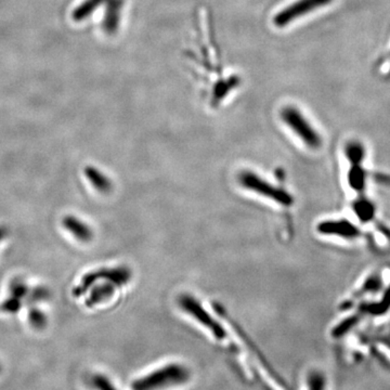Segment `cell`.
I'll return each instance as SVG.
<instances>
[{
    "label": "cell",
    "mask_w": 390,
    "mask_h": 390,
    "mask_svg": "<svg viewBox=\"0 0 390 390\" xmlns=\"http://www.w3.org/2000/svg\"><path fill=\"white\" fill-rule=\"evenodd\" d=\"M191 372L180 364H168L133 380V390H162L188 383Z\"/></svg>",
    "instance_id": "obj_1"
},
{
    "label": "cell",
    "mask_w": 390,
    "mask_h": 390,
    "mask_svg": "<svg viewBox=\"0 0 390 390\" xmlns=\"http://www.w3.org/2000/svg\"><path fill=\"white\" fill-rule=\"evenodd\" d=\"M238 184L241 187L253 193L258 194L260 197L270 200L281 206H292L294 204V197L286 190L277 187L271 182L267 181L260 177L255 172L244 170L240 172L238 176Z\"/></svg>",
    "instance_id": "obj_2"
},
{
    "label": "cell",
    "mask_w": 390,
    "mask_h": 390,
    "mask_svg": "<svg viewBox=\"0 0 390 390\" xmlns=\"http://www.w3.org/2000/svg\"><path fill=\"white\" fill-rule=\"evenodd\" d=\"M281 118L306 147L311 150L320 149L322 145L321 136L298 108L286 106L281 111Z\"/></svg>",
    "instance_id": "obj_3"
},
{
    "label": "cell",
    "mask_w": 390,
    "mask_h": 390,
    "mask_svg": "<svg viewBox=\"0 0 390 390\" xmlns=\"http://www.w3.org/2000/svg\"><path fill=\"white\" fill-rule=\"evenodd\" d=\"M178 304L186 314L191 316L197 323L201 324L202 327L211 332L216 339L226 341L227 332L225 331L224 327H221V324L217 320L213 319V316L203 307V304L195 297L189 294L180 295Z\"/></svg>",
    "instance_id": "obj_4"
},
{
    "label": "cell",
    "mask_w": 390,
    "mask_h": 390,
    "mask_svg": "<svg viewBox=\"0 0 390 390\" xmlns=\"http://www.w3.org/2000/svg\"><path fill=\"white\" fill-rule=\"evenodd\" d=\"M130 277H131V273L126 267L106 268L101 270L91 271L83 275L81 283L74 289L73 295L75 297L83 296L100 279L113 283L116 286H122L130 280Z\"/></svg>",
    "instance_id": "obj_5"
},
{
    "label": "cell",
    "mask_w": 390,
    "mask_h": 390,
    "mask_svg": "<svg viewBox=\"0 0 390 390\" xmlns=\"http://www.w3.org/2000/svg\"><path fill=\"white\" fill-rule=\"evenodd\" d=\"M332 1L333 0H297L296 3H293L285 8L284 10L277 13L273 19V23L277 27L286 26L302 15L330 5Z\"/></svg>",
    "instance_id": "obj_6"
},
{
    "label": "cell",
    "mask_w": 390,
    "mask_h": 390,
    "mask_svg": "<svg viewBox=\"0 0 390 390\" xmlns=\"http://www.w3.org/2000/svg\"><path fill=\"white\" fill-rule=\"evenodd\" d=\"M317 231L322 236H336L343 240H357L362 236L361 229L348 219H327L321 221Z\"/></svg>",
    "instance_id": "obj_7"
},
{
    "label": "cell",
    "mask_w": 390,
    "mask_h": 390,
    "mask_svg": "<svg viewBox=\"0 0 390 390\" xmlns=\"http://www.w3.org/2000/svg\"><path fill=\"white\" fill-rule=\"evenodd\" d=\"M62 222L64 228L81 242H89L94 238V232L90 227L75 216H65Z\"/></svg>",
    "instance_id": "obj_8"
},
{
    "label": "cell",
    "mask_w": 390,
    "mask_h": 390,
    "mask_svg": "<svg viewBox=\"0 0 390 390\" xmlns=\"http://www.w3.org/2000/svg\"><path fill=\"white\" fill-rule=\"evenodd\" d=\"M355 215L362 224H368L373 221L376 215V207L373 202L364 194H359L358 199L352 204Z\"/></svg>",
    "instance_id": "obj_9"
},
{
    "label": "cell",
    "mask_w": 390,
    "mask_h": 390,
    "mask_svg": "<svg viewBox=\"0 0 390 390\" xmlns=\"http://www.w3.org/2000/svg\"><path fill=\"white\" fill-rule=\"evenodd\" d=\"M83 172H85V176H86L87 179L90 181L91 186H92L97 191L102 194L110 193L113 186H112V181H111L110 178H108L106 174H104V172L94 166H87L86 168L83 170Z\"/></svg>",
    "instance_id": "obj_10"
},
{
    "label": "cell",
    "mask_w": 390,
    "mask_h": 390,
    "mask_svg": "<svg viewBox=\"0 0 390 390\" xmlns=\"http://www.w3.org/2000/svg\"><path fill=\"white\" fill-rule=\"evenodd\" d=\"M347 180L351 190H354L358 194H364L368 181V172L364 168V165L350 166L347 174Z\"/></svg>",
    "instance_id": "obj_11"
},
{
    "label": "cell",
    "mask_w": 390,
    "mask_h": 390,
    "mask_svg": "<svg viewBox=\"0 0 390 390\" xmlns=\"http://www.w3.org/2000/svg\"><path fill=\"white\" fill-rule=\"evenodd\" d=\"M343 154L350 166L364 165L366 157V149L364 143L359 140H350L343 147Z\"/></svg>",
    "instance_id": "obj_12"
},
{
    "label": "cell",
    "mask_w": 390,
    "mask_h": 390,
    "mask_svg": "<svg viewBox=\"0 0 390 390\" xmlns=\"http://www.w3.org/2000/svg\"><path fill=\"white\" fill-rule=\"evenodd\" d=\"M115 287L116 285L111 282L94 286V289L91 290L90 295L86 300V304H85L86 307L92 308L100 302L110 300L111 297L113 296L114 293H115Z\"/></svg>",
    "instance_id": "obj_13"
},
{
    "label": "cell",
    "mask_w": 390,
    "mask_h": 390,
    "mask_svg": "<svg viewBox=\"0 0 390 390\" xmlns=\"http://www.w3.org/2000/svg\"><path fill=\"white\" fill-rule=\"evenodd\" d=\"M390 307V285L384 291L383 298L376 304H366L362 308V311L370 314H383Z\"/></svg>",
    "instance_id": "obj_14"
},
{
    "label": "cell",
    "mask_w": 390,
    "mask_h": 390,
    "mask_svg": "<svg viewBox=\"0 0 390 390\" xmlns=\"http://www.w3.org/2000/svg\"><path fill=\"white\" fill-rule=\"evenodd\" d=\"M29 320H30L31 325L36 330L44 329L47 325V316L36 306H31L30 310H29Z\"/></svg>",
    "instance_id": "obj_15"
},
{
    "label": "cell",
    "mask_w": 390,
    "mask_h": 390,
    "mask_svg": "<svg viewBox=\"0 0 390 390\" xmlns=\"http://www.w3.org/2000/svg\"><path fill=\"white\" fill-rule=\"evenodd\" d=\"M50 297V292L47 287L37 286L33 290H30L27 296L25 297V302L27 306H35L37 302H42V300H48Z\"/></svg>",
    "instance_id": "obj_16"
},
{
    "label": "cell",
    "mask_w": 390,
    "mask_h": 390,
    "mask_svg": "<svg viewBox=\"0 0 390 390\" xmlns=\"http://www.w3.org/2000/svg\"><path fill=\"white\" fill-rule=\"evenodd\" d=\"M380 291L383 292V280L378 275H373L366 279L361 287V294H368V293H373L377 294Z\"/></svg>",
    "instance_id": "obj_17"
},
{
    "label": "cell",
    "mask_w": 390,
    "mask_h": 390,
    "mask_svg": "<svg viewBox=\"0 0 390 390\" xmlns=\"http://www.w3.org/2000/svg\"><path fill=\"white\" fill-rule=\"evenodd\" d=\"M9 291H10L11 296L17 297L20 300H25V297L30 292V289L23 279L15 277L9 285Z\"/></svg>",
    "instance_id": "obj_18"
},
{
    "label": "cell",
    "mask_w": 390,
    "mask_h": 390,
    "mask_svg": "<svg viewBox=\"0 0 390 390\" xmlns=\"http://www.w3.org/2000/svg\"><path fill=\"white\" fill-rule=\"evenodd\" d=\"M22 304V300L11 296L10 298H7L5 302H3V304H0V310L5 314H15L20 311Z\"/></svg>",
    "instance_id": "obj_19"
},
{
    "label": "cell",
    "mask_w": 390,
    "mask_h": 390,
    "mask_svg": "<svg viewBox=\"0 0 390 390\" xmlns=\"http://www.w3.org/2000/svg\"><path fill=\"white\" fill-rule=\"evenodd\" d=\"M92 385L98 390H117L115 386L112 384L110 380L106 375L102 374H97L92 377Z\"/></svg>",
    "instance_id": "obj_20"
},
{
    "label": "cell",
    "mask_w": 390,
    "mask_h": 390,
    "mask_svg": "<svg viewBox=\"0 0 390 390\" xmlns=\"http://www.w3.org/2000/svg\"><path fill=\"white\" fill-rule=\"evenodd\" d=\"M7 236V230L3 227H0V241L3 240Z\"/></svg>",
    "instance_id": "obj_21"
},
{
    "label": "cell",
    "mask_w": 390,
    "mask_h": 390,
    "mask_svg": "<svg viewBox=\"0 0 390 390\" xmlns=\"http://www.w3.org/2000/svg\"><path fill=\"white\" fill-rule=\"evenodd\" d=\"M388 60H389V62H390V54H389V56H388ZM389 74H390V70H389Z\"/></svg>",
    "instance_id": "obj_22"
},
{
    "label": "cell",
    "mask_w": 390,
    "mask_h": 390,
    "mask_svg": "<svg viewBox=\"0 0 390 390\" xmlns=\"http://www.w3.org/2000/svg\"><path fill=\"white\" fill-rule=\"evenodd\" d=\"M0 372H1V366H0Z\"/></svg>",
    "instance_id": "obj_23"
}]
</instances>
